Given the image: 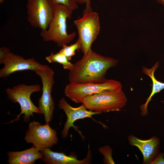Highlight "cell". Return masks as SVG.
<instances>
[{
  "label": "cell",
  "instance_id": "24",
  "mask_svg": "<svg viewBox=\"0 0 164 164\" xmlns=\"http://www.w3.org/2000/svg\"><path fill=\"white\" fill-rule=\"evenodd\" d=\"M5 0H0V3L1 4Z\"/></svg>",
  "mask_w": 164,
  "mask_h": 164
},
{
  "label": "cell",
  "instance_id": "21",
  "mask_svg": "<svg viewBox=\"0 0 164 164\" xmlns=\"http://www.w3.org/2000/svg\"><path fill=\"white\" fill-rule=\"evenodd\" d=\"M164 153H159L152 161L151 164H164Z\"/></svg>",
  "mask_w": 164,
  "mask_h": 164
},
{
  "label": "cell",
  "instance_id": "10",
  "mask_svg": "<svg viewBox=\"0 0 164 164\" xmlns=\"http://www.w3.org/2000/svg\"><path fill=\"white\" fill-rule=\"evenodd\" d=\"M4 67L0 70V77L5 78L16 72L31 70L34 71L42 67L33 58L25 59L20 56L9 52L4 59Z\"/></svg>",
  "mask_w": 164,
  "mask_h": 164
},
{
  "label": "cell",
  "instance_id": "12",
  "mask_svg": "<svg viewBox=\"0 0 164 164\" xmlns=\"http://www.w3.org/2000/svg\"><path fill=\"white\" fill-rule=\"evenodd\" d=\"M128 138L129 144L136 146L141 152L143 158V164H151L159 153L160 141L158 137L154 136L149 139L142 140L130 135Z\"/></svg>",
  "mask_w": 164,
  "mask_h": 164
},
{
  "label": "cell",
  "instance_id": "13",
  "mask_svg": "<svg viewBox=\"0 0 164 164\" xmlns=\"http://www.w3.org/2000/svg\"><path fill=\"white\" fill-rule=\"evenodd\" d=\"M41 151L43 155L42 161L47 164H90L92 159L89 148L87 156L82 160H78L74 156L67 155L63 153L54 152L50 150V148Z\"/></svg>",
  "mask_w": 164,
  "mask_h": 164
},
{
  "label": "cell",
  "instance_id": "25",
  "mask_svg": "<svg viewBox=\"0 0 164 164\" xmlns=\"http://www.w3.org/2000/svg\"></svg>",
  "mask_w": 164,
  "mask_h": 164
},
{
  "label": "cell",
  "instance_id": "20",
  "mask_svg": "<svg viewBox=\"0 0 164 164\" xmlns=\"http://www.w3.org/2000/svg\"><path fill=\"white\" fill-rule=\"evenodd\" d=\"M10 52L9 49L5 46L0 48V64H2L3 61L8 54Z\"/></svg>",
  "mask_w": 164,
  "mask_h": 164
},
{
  "label": "cell",
  "instance_id": "7",
  "mask_svg": "<svg viewBox=\"0 0 164 164\" xmlns=\"http://www.w3.org/2000/svg\"><path fill=\"white\" fill-rule=\"evenodd\" d=\"M56 4L51 0H27V19L31 26L47 30L54 14Z\"/></svg>",
  "mask_w": 164,
  "mask_h": 164
},
{
  "label": "cell",
  "instance_id": "23",
  "mask_svg": "<svg viewBox=\"0 0 164 164\" xmlns=\"http://www.w3.org/2000/svg\"><path fill=\"white\" fill-rule=\"evenodd\" d=\"M160 4H162L164 6V0H157Z\"/></svg>",
  "mask_w": 164,
  "mask_h": 164
},
{
  "label": "cell",
  "instance_id": "4",
  "mask_svg": "<svg viewBox=\"0 0 164 164\" xmlns=\"http://www.w3.org/2000/svg\"><path fill=\"white\" fill-rule=\"evenodd\" d=\"M41 90V87L38 84L26 85L24 84H18L12 88L8 87L5 89L8 98L14 103H18L20 105L21 112L13 121L19 119L20 116L24 114L23 121L28 122L33 113L41 114L38 107L36 106L30 99L32 94L39 92Z\"/></svg>",
  "mask_w": 164,
  "mask_h": 164
},
{
  "label": "cell",
  "instance_id": "15",
  "mask_svg": "<svg viewBox=\"0 0 164 164\" xmlns=\"http://www.w3.org/2000/svg\"><path fill=\"white\" fill-rule=\"evenodd\" d=\"M159 62H156L150 68H148L144 66L142 67V72L148 75L151 79L152 82V87L151 94L147 98L145 103L141 105L140 107V115L145 116L148 114L147 107L152 97L156 93L160 92L164 89V83L158 81L154 76V73L159 66Z\"/></svg>",
  "mask_w": 164,
  "mask_h": 164
},
{
  "label": "cell",
  "instance_id": "8",
  "mask_svg": "<svg viewBox=\"0 0 164 164\" xmlns=\"http://www.w3.org/2000/svg\"><path fill=\"white\" fill-rule=\"evenodd\" d=\"M41 79L42 84V93L38 101L39 108L41 114L44 115L46 123L50 122L53 117L55 108V103L51 96L54 84V72L47 65L34 71Z\"/></svg>",
  "mask_w": 164,
  "mask_h": 164
},
{
  "label": "cell",
  "instance_id": "22",
  "mask_svg": "<svg viewBox=\"0 0 164 164\" xmlns=\"http://www.w3.org/2000/svg\"><path fill=\"white\" fill-rule=\"evenodd\" d=\"M78 4L85 3L86 8L84 12H87L92 11L91 7V0H78Z\"/></svg>",
  "mask_w": 164,
  "mask_h": 164
},
{
  "label": "cell",
  "instance_id": "9",
  "mask_svg": "<svg viewBox=\"0 0 164 164\" xmlns=\"http://www.w3.org/2000/svg\"><path fill=\"white\" fill-rule=\"evenodd\" d=\"M24 139L40 151L53 147L58 142L56 131L50 127L49 123L42 125L34 121L29 123Z\"/></svg>",
  "mask_w": 164,
  "mask_h": 164
},
{
  "label": "cell",
  "instance_id": "3",
  "mask_svg": "<svg viewBox=\"0 0 164 164\" xmlns=\"http://www.w3.org/2000/svg\"><path fill=\"white\" fill-rule=\"evenodd\" d=\"M127 102V97L121 88L106 90L87 96L81 103L89 110L102 113L121 111Z\"/></svg>",
  "mask_w": 164,
  "mask_h": 164
},
{
  "label": "cell",
  "instance_id": "6",
  "mask_svg": "<svg viewBox=\"0 0 164 164\" xmlns=\"http://www.w3.org/2000/svg\"><path fill=\"white\" fill-rule=\"evenodd\" d=\"M80 42V49L84 55L91 50V46L98 35L100 29L99 16L93 11L84 12L82 17L74 21Z\"/></svg>",
  "mask_w": 164,
  "mask_h": 164
},
{
  "label": "cell",
  "instance_id": "1",
  "mask_svg": "<svg viewBox=\"0 0 164 164\" xmlns=\"http://www.w3.org/2000/svg\"><path fill=\"white\" fill-rule=\"evenodd\" d=\"M118 63L117 60L102 56L91 50L73 64L68 73V80L70 83L103 82L106 80L108 70Z\"/></svg>",
  "mask_w": 164,
  "mask_h": 164
},
{
  "label": "cell",
  "instance_id": "18",
  "mask_svg": "<svg viewBox=\"0 0 164 164\" xmlns=\"http://www.w3.org/2000/svg\"><path fill=\"white\" fill-rule=\"evenodd\" d=\"M99 152L104 156L103 162L104 164H115L112 156V149L109 145H105L98 149Z\"/></svg>",
  "mask_w": 164,
  "mask_h": 164
},
{
  "label": "cell",
  "instance_id": "14",
  "mask_svg": "<svg viewBox=\"0 0 164 164\" xmlns=\"http://www.w3.org/2000/svg\"><path fill=\"white\" fill-rule=\"evenodd\" d=\"M39 149L33 145L32 147L20 151H9L7 153L9 164H33L43 155Z\"/></svg>",
  "mask_w": 164,
  "mask_h": 164
},
{
  "label": "cell",
  "instance_id": "11",
  "mask_svg": "<svg viewBox=\"0 0 164 164\" xmlns=\"http://www.w3.org/2000/svg\"><path fill=\"white\" fill-rule=\"evenodd\" d=\"M58 106L60 108L63 110L67 117L66 122L61 133L62 137L64 138L67 137L68 130L71 127H73L75 130L80 133L77 127L73 125L74 122L76 120L85 118H91L94 115L102 113L100 112L88 111L83 104L77 108L73 107L63 97L59 100Z\"/></svg>",
  "mask_w": 164,
  "mask_h": 164
},
{
  "label": "cell",
  "instance_id": "19",
  "mask_svg": "<svg viewBox=\"0 0 164 164\" xmlns=\"http://www.w3.org/2000/svg\"><path fill=\"white\" fill-rule=\"evenodd\" d=\"M54 3L65 5L74 10L78 8V0H51Z\"/></svg>",
  "mask_w": 164,
  "mask_h": 164
},
{
  "label": "cell",
  "instance_id": "16",
  "mask_svg": "<svg viewBox=\"0 0 164 164\" xmlns=\"http://www.w3.org/2000/svg\"><path fill=\"white\" fill-rule=\"evenodd\" d=\"M46 60L49 63H57L62 64L64 69L70 70L72 69L73 64L69 61L67 57L59 51L56 53H51L45 57Z\"/></svg>",
  "mask_w": 164,
  "mask_h": 164
},
{
  "label": "cell",
  "instance_id": "5",
  "mask_svg": "<svg viewBox=\"0 0 164 164\" xmlns=\"http://www.w3.org/2000/svg\"><path fill=\"white\" fill-rule=\"evenodd\" d=\"M122 88L120 82L111 79H106L100 83L72 82L66 86L64 93L70 100L79 103H81L83 98L87 96L106 90H115Z\"/></svg>",
  "mask_w": 164,
  "mask_h": 164
},
{
  "label": "cell",
  "instance_id": "17",
  "mask_svg": "<svg viewBox=\"0 0 164 164\" xmlns=\"http://www.w3.org/2000/svg\"><path fill=\"white\" fill-rule=\"evenodd\" d=\"M80 42L78 39L74 43L70 46H68L67 44L63 45L59 52L64 54L70 61L72 57L75 55L76 50L80 49Z\"/></svg>",
  "mask_w": 164,
  "mask_h": 164
},
{
  "label": "cell",
  "instance_id": "2",
  "mask_svg": "<svg viewBox=\"0 0 164 164\" xmlns=\"http://www.w3.org/2000/svg\"><path fill=\"white\" fill-rule=\"evenodd\" d=\"M74 10L65 5L56 4L53 17L48 29L40 31V35L43 41H53L61 47L73 41L76 33L68 34L66 20L70 19Z\"/></svg>",
  "mask_w": 164,
  "mask_h": 164
}]
</instances>
